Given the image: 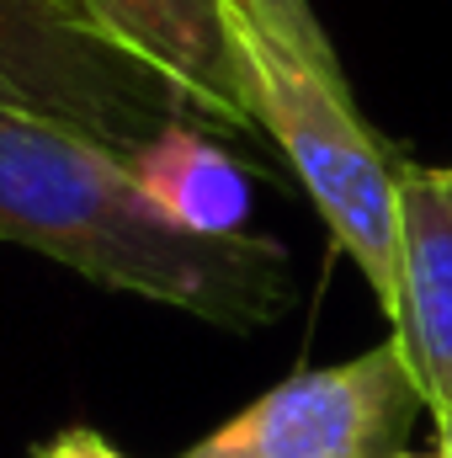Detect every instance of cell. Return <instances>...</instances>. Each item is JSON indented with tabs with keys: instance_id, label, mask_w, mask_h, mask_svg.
<instances>
[{
	"instance_id": "obj_1",
	"label": "cell",
	"mask_w": 452,
	"mask_h": 458,
	"mask_svg": "<svg viewBox=\"0 0 452 458\" xmlns=\"http://www.w3.org/2000/svg\"><path fill=\"white\" fill-rule=\"evenodd\" d=\"M0 240L224 331L272 326L298 293L277 240L250 229L208 240L165 225L117 149L11 107H0Z\"/></svg>"
},
{
	"instance_id": "obj_2",
	"label": "cell",
	"mask_w": 452,
	"mask_h": 458,
	"mask_svg": "<svg viewBox=\"0 0 452 458\" xmlns=\"http://www.w3.org/2000/svg\"><path fill=\"white\" fill-rule=\"evenodd\" d=\"M229 32L245 70L255 128L282 144L331 240L356 261V272L367 277V288L389 315L399 277V160L372 139L346 81H331L304 59H293L288 48H277L234 5H229Z\"/></svg>"
},
{
	"instance_id": "obj_3",
	"label": "cell",
	"mask_w": 452,
	"mask_h": 458,
	"mask_svg": "<svg viewBox=\"0 0 452 458\" xmlns=\"http://www.w3.org/2000/svg\"><path fill=\"white\" fill-rule=\"evenodd\" d=\"M0 107L64 123L117 155L203 113L75 0H0Z\"/></svg>"
},
{
	"instance_id": "obj_4",
	"label": "cell",
	"mask_w": 452,
	"mask_h": 458,
	"mask_svg": "<svg viewBox=\"0 0 452 458\" xmlns=\"http://www.w3.org/2000/svg\"><path fill=\"white\" fill-rule=\"evenodd\" d=\"M426 411L394 342L298 368L181 458H394Z\"/></svg>"
},
{
	"instance_id": "obj_5",
	"label": "cell",
	"mask_w": 452,
	"mask_h": 458,
	"mask_svg": "<svg viewBox=\"0 0 452 458\" xmlns=\"http://www.w3.org/2000/svg\"><path fill=\"white\" fill-rule=\"evenodd\" d=\"M389 326L426 411L452 405V165L399 160V277Z\"/></svg>"
},
{
	"instance_id": "obj_6",
	"label": "cell",
	"mask_w": 452,
	"mask_h": 458,
	"mask_svg": "<svg viewBox=\"0 0 452 458\" xmlns=\"http://www.w3.org/2000/svg\"><path fill=\"white\" fill-rule=\"evenodd\" d=\"M75 5L133 59L165 75L203 113V123L224 133H261L224 0H75Z\"/></svg>"
},
{
	"instance_id": "obj_7",
	"label": "cell",
	"mask_w": 452,
	"mask_h": 458,
	"mask_svg": "<svg viewBox=\"0 0 452 458\" xmlns=\"http://www.w3.org/2000/svg\"><path fill=\"white\" fill-rule=\"evenodd\" d=\"M122 160H128L133 187L165 225L208 234V240L245 234V214H250L245 165L219 139L203 133V123H171L149 144L128 149Z\"/></svg>"
},
{
	"instance_id": "obj_8",
	"label": "cell",
	"mask_w": 452,
	"mask_h": 458,
	"mask_svg": "<svg viewBox=\"0 0 452 458\" xmlns=\"http://www.w3.org/2000/svg\"><path fill=\"white\" fill-rule=\"evenodd\" d=\"M229 5H234L255 32H266L277 48H288L293 59H304L309 70H320V75H331V81H346L336 48H331V38H325V27H320V16H314L309 0H229Z\"/></svg>"
},
{
	"instance_id": "obj_9",
	"label": "cell",
	"mask_w": 452,
	"mask_h": 458,
	"mask_svg": "<svg viewBox=\"0 0 452 458\" xmlns=\"http://www.w3.org/2000/svg\"><path fill=\"white\" fill-rule=\"evenodd\" d=\"M38 458H122V454H117L102 432H91V427H75V432H59V437H54V443H48Z\"/></svg>"
},
{
	"instance_id": "obj_10",
	"label": "cell",
	"mask_w": 452,
	"mask_h": 458,
	"mask_svg": "<svg viewBox=\"0 0 452 458\" xmlns=\"http://www.w3.org/2000/svg\"><path fill=\"white\" fill-rule=\"evenodd\" d=\"M431 421H437V458H452V405L431 411Z\"/></svg>"
},
{
	"instance_id": "obj_11",
	"label": "cell",
	"mask_w": 452,
	"mask_h": 458,
	"mask_svg": "<svg viewBox=\"0 0 452 458\" xmlns=\"http://www.w3.org/2000/svg\"><path fill=\"white\" fill-rule=\"evenodd\" d=\"M394 458H437V454H394Z\"/></svg>"
}]
</instances>
